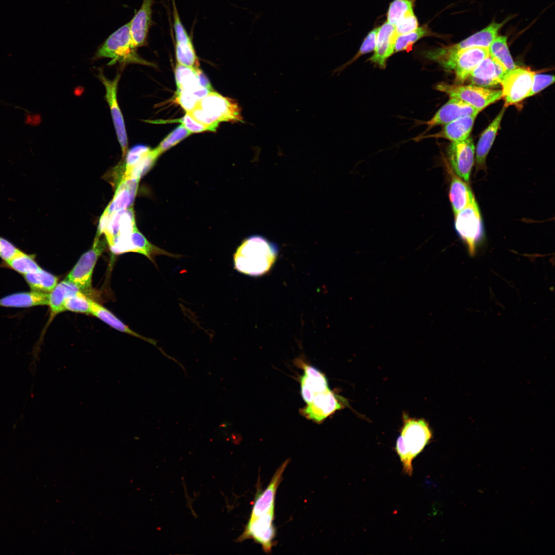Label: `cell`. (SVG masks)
<instances>
[{"label":"cell","mask_w":555,"mask_h":555,"mask_svg":"<svg viewBox=\"0 0 555 555\" xmlns=\"http://www.w3.org/2000/svg\"><path fill=\"white\" fill-rule=\"evenodd\" d=\"M279 252L278 245L261 235L243 240L233 255L234 268L240 273L261 276L270 270Z\"/></svg>","instance_id":"6da1fadb"},{"label":"cell","mask_w":555,"mask_h":555,"mask_svg":"<svg viewBox=\"0 0 555 555\" xmlns=\"http://www.w3.org/2000/svg\"><path fill=\"white\" fill-rule=\"evenodd\" d=\"M402 419L395 450L402 462L403 472L412 476L413 460L423 451L433 434L428 422L424 419L411 418L403 413Z\"/></svg>","instance_id":"7a4b0ae2"},{"label":"cell","mask_w":555,"mask_h":555,"mask_svg":"<svg viewBox=\"0 0 555 555\" xmlns=\"http://www.w3.org/2000/svg\"><path fill=\"white\" fill-rule=\"evenodd\" d=\"M188 113L196 121L208 127L211 132L215 131L221 122L243 121L238 103L214 91L199 100L195 107Z\"/></svg>","instance_id":"3957f363"},{"label":"cell","mask_w":555,"mask_h":555,"mask_svg":"<svg viewBox=\"0 0 555 555\" xmlns=\"http://www.w3.org/2000/svg\"><path fill=\"white\" fill-rule=\"evenodd\" d=\"M428 57L448 70H453L457 84L466 81L471 72L484 59L489 55L488 48L473 47L458 51L443 47L427 53Z\"/></svg>","instance_id":"277c9868"},{"label":"cell","mask_w":555,"mask_h":555,"mask_svg":"<svg viewBox=\"0 0 555 555\" xmlns=\"http://www.w3.org/2000/svg\"><path fill=\"white\" fill-rule=\"evenodd\" d=\"M95 58L111 59L108 64L116 63L139 64L150 65L151 63L142 59L137 52L131 37L130 22L113 33L98 49Z\"/></svg>","instance_id":"5b68a950"},{"label":"cell","mask_w":555,"mask_h":555,"mask_svg":"<svg viewBox=\"0 0 555 555\" xmlns=\"http://www.w3.org/2000/svg\"><path fill=\"white\" fill-rule=\"evenodd\" d=\"M436 90L446 94L450 98H456L469 104L478 111L502 98V91L474 85L437 84Z\"/></svg>","instance_id":"8992f818"},{"label":"cell","mask_w":555,"mask_h":555,"mask_svg":"<svg viewBox=\"0 0 555 555\" xmlns=\"http://www.w3.org/2000/svg\"><path fill=\"white\" fill-rule=\"evenodd\" d=\"M455 227L469 254L474 255L483 234L481 215L475 199L455 215Z\"/></svg>","instance_id":"52a82bcc"},{"label":"cell","mask_w":555,"mask_h":555,"mask_svg":"<svg viewBox=\"0 0 555 555\" xmlns=\"http://www.w3.org/2000/svg\"><path fill=\"white\" fill-rule=\"evenodd\" d=\"M101 236L97 234L91 248L81 255L65 279L85 294L91 292L93 270L106 246L105 240L101 238Z\"/></svg>","instance_id":"ba28073f"},{"label":"cell","mask_w":555,"mask_h":555,"mask_svg":"<svg viewBox=\"0 0 555 555\" xmlns=\"http://www.w3.org/2000/svg\"><path fill=\"white\" fill-rule=\"evenodd\" d=\"M534 73L530 69L518 66L505 73L501 83L505 107L517 104L527 98Z\"/></svg>","instance_id":"9c48e42d"},{"label":"cell","mask_w":555,"mask_h":555,"mask_svg":"<svg viewBox=\"0 0 555 555\" xmlns=\"http://www.w3.org/2000/svg\"><path fill=\"white\" fill-rule=\"evenodd\" d=\"M347 399L330 390L317 394L300 410L301 415L317 423H321L336 411L349 407Z\"/></svg>","instance_id":"30bf717a"},{"label":"cell","mask_w":555,"mask_h":555,"mask_svg":"<svg viewBox=\"0 0 555 555\" xmlns=\"http://www.w3.org/2000/svg\"><path fill=\"white\" fill-rule=\"evenodd\" d=\"M274 511L270 512L254 519H249L243 533L238 542L251 539L260 544L264 552H270L275 545L274 539L276 530L273 524Z\"/></svg>","instance_id":"8fae6325"},{"label":"cell","mask_w":555,"mask_h":555,"mask_svg":"<svg viewBox=\"0 0 555 555\" xmlns=\"http://www.w3.org/2000/svg\"><path fill=\"white\" fill-rule=\"evenodd\" d=\"M98 76L105 88V99L110 110L118 140L121 148L122 157H124L127 152L128 141L123 117L117 97L120 74L118 73L113 80H110L105 77L100 69Z\"/></svg>","instance_id":"7c38bea8"},{"label":"cell","mask_w":555,"mask_h":555,"mask_svg":"<svg viewBox=\"0 0 555 555\" xmlns=\"http://www.w3.org/2000/svg\"><path fill=\"white\" fill-rule=\"evenodd\" d=\"M475 147L472 138L452 142L448 156L450 168L460 178L468 181L474 164Z\"/></svg>","instance_id":"4fadbf2b"},{"label":"cell","mask_w":555,"mask_h":555,"mask_svg":"<svg viewBox=\"0 0 555 555\" xmlns=\"http://www.w3.org/2000/svg\"><path fill=\"white\" fill-rule=\"evenodd\" d=\"M507 70L490 55L482 60L467 78L470 84L491 89L501 85Z\"/></svg>","instance_id":"5bb4252c"},{"label":"cell","mask_w":555,"mask_h":555,"mask_svg":"<svg viewBox=\"0 0 555 555\" xmlns=\"http://www.w3.org/2000/svg\"><path fill=\"white\" fill-rule=\"evenodd\" d=\"M304 371L300 377L301 395L307 404L311 402L317 394L329 390L328 380L325 375L316 367L303 361H297Z\"/></svg>","instance_id":"9a60e30c"},{"label":"cell","mask_w":555,"mask_h":555,"mask_svg":"<svg viewBox=\"0 0 555 555\" xmlns=\"http://www.w3.org/2000/svg\"><path fill=\"white\" fill-rule=\"evenodd\" d=\"M289 461L288 459L285 460L276 470L268 486L262 492L259 489H257L249 519L274 511L276 491L282 480L283 474Z\"/></svg>","instance_id":"2e32d148"},{"label":"cell","mask_w":555,"mask_h":555,"mask_svg":"<svg viewBox=\"0 0 555 555\" xmlns=\"http://www.w3.org/2000/svg\"><path fill=\"white\" fill-rule=\"evenodd\" d=\"M479 112L460 100L450 98L431 119L424 122V124L427 125L426 131H428L435 126L447 124L464 116L477 115Z\"/></svg>","instance_id":"e0dca14e"},{"label":"cell","mask_w":555,"mask_h":555,"mask_svg":"<svg viewBox=\"0 0 555 555\" xmlns=\"http://www.w3.org/2000/svg\"><path fill=\"white\" fill-rule=\"evenodd\" d=\"M154 0H143L139 10L130 22L131 37L137 48L145 45L149 29L153 25L152 6Z\"/></svg>","instance_id":"ac0fdd59"},{"label":"cell","mask_w":555,"mask_h":555,"mask_svg":"<svg viewBox=\"0 0 555 555\" xmlns=\"http://www.w3.org/2000/svg\"><path fill=\"white\" fill-rule=\"evenodd\" d=\"M139 180L134 178L121 179L116 186L113 199L103 213L110 215L116 212L132 207Z\"/></svg>","instance_id":"d6986e66"},{"label":"cell","mask_w":555,"mask_h":555,"mask_svg":"<svg viewBox=\"0 0 555 555\" xmlns=\"http://www.w3.org/2000/svg\"><path fill=\"white\" fill-rule=\"evenodd\" d=\"M397 36L395 26L387 21L380 26L374 53L369 59L370 61L381 68H385L387 59L394 53Z\"/></svg>","instance_id":"ffe728a7"},{"label":"cell","mask_w":555,"mask_h":555,"mask_svg":"<svg viewBox=\"0 0 555 555\" xmlns=\"http://www.w3.org/2000/svg\"><path fill=\"white\" fill-rule=\"evenodd\" d=\"M136 228L134 211L131 207L110 215L102 235L108 243L115 237L132 233Z\"/></svg>","instance_id":"44dd1931"},{"label":"cell","mask_w":555,"mask_h":555,"mask_svg":"<svg viewBox=\"0 0 555 555\" xmlns=\"http://www.w3.org/2000/svg\"><path fill=\"white\" fill-rule=\"evenodd\" d=\"M477 115L466 116L444 125L439 132L427 135L421 136L416 140L428 138H444L457 142L469 138L471 132L475 119Z\"/></svg>","instance_id":"7402d4cb"},{"label":"cell","mask_w":555,"mask_h":555,"mask_svg":"<svg viewBox=\"0 0 555 555\" xmlns=\"http://www.w3.org/2000/svg\"><path fill=\"white\" fill-rule=\"evenodd\" d=\"M446 165L450 176L449 196L455 215L475 199L468 184L453 172L448 163Z\"/></svg>","instance_id":"603a6c76"},{"label":"cell","mask_w":555,"mask_h":555,"mask_svg":"<svg viewBox=\"0 0 555 555\" xmlns=\"http://www.w3.org/2000/svg\"><path fill=\"white\" fill-rule=\"evenodd\" d=\"M504 106L482 134L476 151V171L486 169V160L496 137L506 110Z\"/></svg>","instance_id":"cb8c5ba5"},{"label":"cell","mask_w":555,"mask_h":555,"mask_svg":"<svg viewBox=\"0 0 555 555\" xmlns=\"http://www.w3.org/2000/svg\"><path fill=\"white\" fill-rule=\"evenodd\" d=\"M506 21L505 20L501 23L493 21L484 29L469 36L461 42L447 47L452 51H458L473 47L488 48L492 42L497 36L500 29L506 23Z\"/></svg>","instance_id":"d4e9b609"},{"label":"cell","mask_w":555,"mask_h":555,"mask_svg":"<svg viewBox=\"0 0 555 555\" xmlns=\"http://www.w3.org/2000/svg\"><path fill=\"white\" fill-rule=\"evenodd\" d=\"M48 303V293L31 290L9 294L0 299V307L29 308L46 305Z\"/></svg>","instance_id":"484cf974"},{"label":"cell","mask_w":555,"mask_h":555,"mask_svg":"<svg viewBox=\"0 0 555 555\" xmlns=\"http://www.w3.org/2000/svg\"><path fill=\"white\" fill-rule=\"evenodd\" d=\"M81 291L76 285L65 279L57 284L48 293L47 305L50 308L48 323H50L58 314L65 311L64 302L65 299Z\"/></svg>","instance_id":"4316f807"},{"label":"cell","mask_w":555,"mask_h":555,"mask_svg":"<svg viewBox=\"0 0 555 555\" xmlns=\"http://www.w3.org/2000/svg\"><path fill=\"white\" fill-rule=\"evenodd\" d=\"M90 313L101 320L102 321L116 330L144 340L156 346L155 341L145 338L137 334L122 323L107 309L92 300L91 301Z\"/></svg>","instance_id":"83f0119b"},{"label":"cell","mask_w":555,"mask_h":555,"mask_svg":"<svg viewBox=\"0 0 555 555\" xmlns=\"http://www.w3.org/2000/svg\"><path fill=\"white\" fill-rule=\"evenodd\" d=\"M24 277L31 290L36 291L50 292L58 284L57 276L41 268L24 275Z\"/></svg>","instance_id":"f1b7e54d"},{"label":"cell","mask_w":555,"mask_h":555,"mask_svg":"<svg viewBox=\"0 0 555 555\" xmlns=\"http://www.w3.org/2000/svg\"><path fill=\"white\" fill-rule=\"evenodd\" d=\"M489 55L497 61L507 71L517 66L514 63L507 44L506 36H497L488 48Z\"/></svg>","instance_id":"f546056e"},{"label":"cell","mask_w":555,"mask_h":555,"mask_svg":"<svg viewBox=\"0 0 555 555\" xmlns=\"http://www.w3.org/2000/svg\"><path fill=\"white\" fill-rule=\"evenodd\" d=\"M159 155L156 148L151 149L133 166L124 170L120 179L134 178L140 180L151 169Z\"/></svg>","instance_id":"4dcf8cb0"},{"label":"cell","mask_w":555,"mask_h":555,"mask_svg":"<svg viewBox=\"0 0 555 555\" xmlns=\"http://www.w3.org/2000/svg\"><path fill=\"white\" fill-rule=\"evenodd\" d=\"M175 54L177 64L194 68H198L199 61L191 39L175 41Z\"/></svg>","instance_id":"1f68e13d"},{"label":"cell","mask_w":555,"mask_h":555,"mask_svg":"<svg viewBox=\"0 0 555 555\" xmlns=\"http://www.w3.org/2000/svg\"><path fill=\"white\" fill-rule=\"evenodd\" d=\"M5 264L9 268L23 275L41 268L33 255L20 250Z\"/></svg>","instance_id":"d6a6232c"},{"label":"cell","mask_w":555,"mask_h":555,"mask_svg":"<svg viewBox=\"0 0 555 555\" xmlns=\"http://www.w3.org/2000/svg\"><path fill=\"white\" fill-rule=\"evenodd\" d=\"M196 69L177 64L175 71L177 88L192 92L200 86Z\"/></svg>","instance_id":"836d02e7"},{"label":"cell","mask_w":555,"mask_h":555,"mask_svg":"<svg viewBox=\"0 0 555 555\" xmlns=\"http://www.w3.org/2000/svg\"><path fill=\"white\" fill-rule=\"evenodd\" d=\"M430 32L426 26L418 27L410 32L398 35L394 47V53L407 49L423 36H428Z\"/></svg>","instance_id":"e575fe53"},{"label":"cell","mask_w":555,"mask_h":555,"mask_svg":"<svg viewBox=\"0 0 555 555\" xmlns=\"http://www.w3.org/2000/svg\"><path fill=\"white\" fill-rule=\"evenodd\" d=\"M91 300L82 292L67 298L64 302L65 310L90 313Z\"/></svg>","instance_id":"d590c367"},{"label":"cell","mask_w":555,"mask_h":555,"mask_svg":"<svg viewBox=\"0 0 555 555\" xmlns=\"http://www.w3.org/2000/svg\"><path fill=\"white\" fill-rule=\"evenodd\" d=\"M413 0H394L388 7L387 22L394 26L406 13L413 10Z\"/></svg>","instance_id":"8d00e7d4"},{"label":"cell","mask_w":555,"mask_h":555,"mask_svg":"<svg viewBox=\"0 0 555 555\" xmlns=\"http://www.w3.org/2000/svg\"><path fill=\"white\" fill-rule=\"evenodd\" d=\"M379 28L377 27L371 30L366 35L363 43H362L359 51L357 54L353 57V58L346 63L337 68L333 71L332 74H335L336 72H339L340 73L342 70H343L347 66L353 63L360 56L366 54L368 52H372L374 50L376 45V40Z\"/></svg>","instance_id":"74e56055"},{"label":"cell","mask_w":555,"mask_h":555,"mask_svg":"<svg viewBox=\"0 0 555 555\" xmlns=\"http://www.w3.org/2000/svg\"><path fill=\"white\" fill-rule=\"evenodd\" d=\"M191 134V133L181 124L170 133L156 149L161 155Z\"/></svg>","instance_id":"f35d334b"},{"label":"cell","mask_w":555,"mask_h":555,"mask_svg":"<svg viewBox=\"0 0 555 555\" xmlns=\"http://www.w3.org/2000/svg\"><path fill=\"white\" fill-rule=\"evenodd\" d=\"M395 30L398 35L404 34L416 30L418 27L417 17L411 10L406 13L395 24Z\"/></svg>","instance_id":"ab89813d"},{"label":"cell","mask_w":555,"mask_h":555,"mask_svg":"<svg viewBox=\"0 0 555 555\" xmlns=\"http://www.w3.org/2000/svg\"><path fill=\"white\" fill-rule=\"evenodd\" d=\"M150 150V147L143 144L136 145L132 147L127 152L123 164L119 165L122 172V174L124 170L133 166Z\"/></svg>","instance_id":"60d3db41"},{"label":"cell","mask_w":555,"mask_h":555,"mask_svg":"<svg viewBox=\"0 0 555 555\" xmlns=\"http://www.w3.org/2000/svg\"><path fill=\"white\" fill-rule=\"evenodd\" d=\"M175 100L187 113L192 110L199 101L191 91L179 88L176 91Z\"/></svg>","instance_id":"b9f144b4"},{"label":"cell","mask_w":555,"mask_h":555,"mask_svg":"<svg viewBox=\"0 0 555 555\" xmlns=\"http://www.w3.org/2000/svg\"><path fill=\"white\" fill-rule=\"evenodd\" d=\"M554 81V77L553 75L535 73L531 89L527 98L536 95L552 84Z\"/></svg>","instance_id":"7bdbcfd3"},{"label":"cell","mask_w":555,"mask_h":555,"mask_svg":"<svg viewBox=\"0 0 555 555\" xmlns=\"http://www.w3.org/2000/svg\"><path fill=\"white\" fill-rule=\"evenodd\" d=\"M176 121L180 122L191 134L193 133H200L206 131L211 132V130L208 127L196 121L188 113H187L182 118L177 119Z\"/></svg>","instance_id":"ee69618b"},{"label":"cell","mask_w":555,"mask_h":555,"mask_svg":"<svg viewBox=\"0 0 555 555\" xmlns=\"http://www.w3.org/2000/svg\"><path fill=\"white\" fill-rule=\"evenodd\" d=\"M20 251L14 245L0 236V258L5 263Z\"/></svg>","instance_id":"f6af8a7d"},{"label":"cell","mask_w":555,"mask_h":555,"mask_svg":"<svg viewBox=\"0 0 555 555\" xmlns=\"http://www.w3.org/2000/svg\"><path fill=\"white\" fill-rule=\"evenodd\" d=\"M196 73L199 85L200 86L207 87L209 89H212V88L208 79L206 77L205 74L202 72V71L198 68L196 69Z\"/></svg>","instance_id":"bcb514c9"},{"label":"cell","mask_w":555,"mask_h":555,"mask_svg":"<svg viewBox=\"0 0 555 555\" xmlns=\"http://www.w3.org/2000/svg\"><path fill=\"white\" fill-rule=\"evenodd\" d=\"M38 120L36 115L28 114L25 117V123L31 126L36 125L38 124Z\"/></svg>","instance_id":"7dc6e473"}]
</instances>
